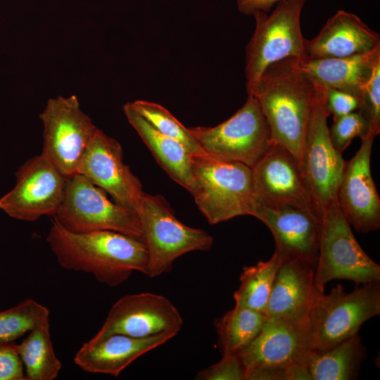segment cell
<instances>
[{
    "label": "cell",
    "instance_id": "36",
    "mask_svg": "<svg viewBox=\"0 0 380 380\" xmlns=\"http://www.w3.org/2000/svg\"><path fill=\"white\" fill-rule=\"evenodd\" d=\"M246 380H286L285 368L257 367L246 369Z\"/></svg>",
    "mask_w": 380,
    "mask_h": 380
},
{
    "label": "cell",
    "instance_id": "28",
    "mask_svg": "<svg viewBox=\"0 0 380 380\" xmlns=\"http://www.w3.org/2000/svg\"><path fill=\"white\" fill-rule=\"evenodd\" d=\"M49 310L32 298L0 312V343L13 342L44 319Z\"/></svg>",
    "mask_w": 380,
    "mask_h": 380
},
{
    "label": "cell",
    "instance_id": "29",
    "mask_svg": "<svg viewBox=\"0 0 380 380\" xmlns=\"http://www.w3.org/2000/svg\"><path fill=\"white\" fill-rule=\"evenodd\" d=\"M134 109L160 133L180 141L192 155L205 154L189 129L161 105L145 100L132 102Z\"/></svg>",
    "mask_w": 380,
    "mask_h": 380
},
{
    "label": "cell",
    "instance_id": "17",
    "mask_svg": "<svg viewBox=\"0 0 380 380\" xmlns=\"http://www.w3.org/2000/svg\"><path fill=\"white\" fill-rule=\"evenodd\" d=\"M311 350L307 321L265 319L258 334L237 354L246 370L307 365Z\"/></svg>",
    "mask_w": 380,
    "mask_h": 380
},
{
    "label": "cell",
    "instance_id": "13",
    "mask_svg": "<svg viewBox=\"0 0 380 380\" xmlns=\"http://www.w3.org/2000/svg\"><path fill=\"white\" fill-rule=\"evenodd\" d=\"M182 324L178 310L165 296L149 292L128 294L112 305L101 329L91 339L99 340L115 334L134 338L167 332L177 334Z\"/></svg>",
    "mask_w": 380,
    "mask_h": 380
},
{
    "label": "cell",
    "instance_id": "12",
    "mask_svg": "<svg viewBox=\"0 0 380 380\" xmlns=\"http://www.w3.org/2000/svg\"><path fill=\"white\" fill-rule=\"evenodd\" d=\"M15 177V186L0 198V209L23 221L53 217L63 198L66 177L42 154L26 160Z\"/></svg>",
    "mask_w": 380,
    "mask_h": 380
},
{
    "label": "cell",
    "instance_id": "4",
    "mask_svg": "<svg viewBox=\"0 0 380 380\" xmlns=\"http://www.w3.org/2000/svg\"><path fill=\"white\" fill-rule=\"evenodd\" d=\"M379 282L357 285L350 292L339 284L329 293L317 291L307 317L311 350L330 349L358 334L365 322L379 315Z\"/></svg>",
    "mask_w": 380,
    "mask_h": 380
},
{
    "label": "cell",
    "instance_id": "27",
    "mask_svg": "<svg viewBox=\"0 0 380 380\" xmlns=\"http://www.w3.org/2000/svg\"><path fill=\"white\" fill-rule=\"evenodd\" d=\"M265 320L259 312L235 305L217 322L222 355L237 354L258 334Z\"/></svg>",
    "mask_w": 380,
    "mask_h": 380
},
{
    "label": "cell",
    "instance_id": "15",
    "mask_svg": "<svg viewBox=\"0 0 380 380\" xmlns=\"http://www.w3.org/2000/svg\"><path fill=\"white\" fill-rule=\"evenodd\" d=\"M370 132L343 169L337 203L347 221L357 232L380 228V198L370 169L374 139Z\"/></svg>",
    "mask_w": 380,
    "mask_h": 380
},
{
    "label": "cell",
    "instance_id": "9",
    "mask_svg": "<svg viewBox=\"0 0 380 380\" xmlns=\"http://www.w3.org/2000/svg\"><path fill=\"white\" fill-rule=\"evenodd\" d=\"M106 193L75 173L66 178L63 198L53 219L70 232L113 231L143 241L137 212L111 201Z\"/></svg>",
    "mask_w": 380,
    "mask_h": 380
},
{
    "label": "cell",
    "instance_id": "35",
    "mask_svg": "<svg viewBox=\"0 0 380 380\" xmlns=\"http://www.w3.org/2000/svg\"><path fill=\"white\" fill-rule=\"evenodd\" d=\"M282 0H236L238 10L247 15H253L257 12L267 13L275 4Z\"/></svg>",
    "mask_w": 380,
    "mask_h": 380
},
{
    "label": "cell",
    "instance_id": "11",
    "mask_svg": "<svg viewBox=\"0 0 380 380\" xmlns=\"http://www.w3.org/2000/svg\"><path fill=\"white\" fill-rule=\"evenodd\" d=\"M39 117L44 127L41 154L66 178L72 176L98 127L75 95L49 99Z\"/></svg>",
    "mask_w": 380,
    "mask_h": 380
},
{
    "label": "cell",
    "instance_id": "23",
    "mask_svg": "<svg viewBox=\"0 0 380 380\" xmlns=\"http://www.w3.org/2000/svg\"><path fill=\"white\" fill-rule=\"evenodd\" d=\"M122 109L128 122L160 166L172 179L190 193L193 189L192 154L180 141L154 128L134 109L132 103L125 104Z\"/></svg>",
    "mask_w": 380,
    "mask_h": 380
},
{
    "label": "cell",
    "instance_id": "2",
    "mask_svg": "<svg viewBox=\"0 0 380 380\" xmlns=\"http://www.w3.org/2000/svg\"><path fill=\"white\" fill-rule=\"evenodd\" d=\"M315 85L299 60L287 58L270 65L248 95L258 100L272 141L289 151L300 165Z\"/></svg>",
    "mask_w": 380,
    "mask_h": 380
},
{
    "label": "cell",
    "instance_id": "31",
    "mask_svg": "<svg viewBox=\"0 0 380 380\" xmlns=\"http://www.w3.org/2000/svg\"><path fill=\"white\" fill-rule=\"evenodd\" d=\"M369 123L375 136L380 132V65L374 70L357 110Z\"/></svg>",
    "mask_w": 380,
    "mask_h": 380
},
{
    "label": "cell",
    "instance_id": "26",
    "mask_svg": "<svg viewBox=\"0 0 380 380\" xmlns=\"http://www.w3.org/2000/svg\"><path fill=\"white\" fill-rule=\"evenodd\" d=\"M281 262L274 252L268 260L244 267L240 276V285L234 292L235 305L263 314Z\"/></svg>",
    "mask_w": 380,
    "mask_h": 380
},
{
    "label": "cell",
    "instance_id": "14",
    "mask_svg": "<svg viewBox=\"0 0 380 380\" xmlns=\"http://www.w3.org/2000/svg\"><path fill=\"white\" fill-rule=\"evenodd\" d=\"M76 173L108 193L115 202L137 212L144 194L141 183L124 163L120 144L101 129H96Z\"/></svg>",
    "mask_w": 380,
    "mask_h": 380
},
{
    "label": "cell",
    "instance_id": "32",
    "mask_svg": "<svg viewBox=\"0 0 380 380\" xmlns=\"http://www.w3.org/2000/svg\"><path fill=\"white\" fill-rule=\"evenodd\" d=\"M196 379L246 380V369L238 354H224L219 362L199 372Z\"/></svg>",
    "mask_w": 380,
    "mask_h": 380
},
{
    "label": "cell",
    "instance_id": "5",
    "mask_svg": "<svg viewBox=\"0 0 380 380\" xmlns=\"http://www.w3.org/2000/svg\"><path fill=\"white\" fill-rule=\"evenodd\" d=\"M314 83L315 91L299 168L311 211L321 220L336 201L346 161L330 140L324 87Z\"/></svg>",
    "mask_w": 380,
    "mask_h": 380
},
{
    "label": "cell",
    "instance_id": "22",
    "mask_svg": "<svg viewBox=\"0 0 380 380\" xmlns=\"http://www.w3.org/2000/svg\"><path fill=\"white\" fill-rule=\"evenodd\" d=\"M299 63L314 82L350 94L360 101L375 69L380 65V47L362 54L299 60Z\"/></svg>",
    "mask_w": 380,
    "mask_h": 380
},
{
    "label": "cell",
    "instance_id": "21",
    "mask_svg": "<svg viewBox=\"0 0 380 380\" xmlns=\"http://www.w3.org/2000/svg\"><path fill=\"white\" fill-rule=\"evenodd\" d=\"M315 269L297 260L280 265L263 315L265 319L303 322L317 291L314 285Z\"/></svg>",
    "mask_w": 380,
    "mask_h": 380
},
{
    "label": "cell",
    "instance_id": "6",
    "mask_svg": "<svg viewBox=\"0 0 380 380\" xmlns=\"http://www.w3.org/2000/svg\"><path fill=\"white\" fill-rule=\"evenodd\" d=\"M137 213L148 251L146 275L150 277L167 273L187 253L208 251L212 247L213 236L181 222L161 196L144 193Z\"/></svg>",
    "mask_w": 380,
    "mask_h": 380
},
{
    "label": "cell",
    "instance_id": "30",
    "mask_svg": "<svg viewBox=\"0 0 380 380\" xmlns=\"http://www.w3.org/2000/svg\"><path fill=\"white\" fill-rule=\"evenodd\" d=\"M333 120V125L329 128V137L334 147L341 153L355 137L362 140L370 132L373 133L369 122L357 110Z\"/></svg>",
    "mask_w": 380,
    "mask_h": 380
},
{
    "label": "cell",
    "instance_id": "20",
    "mask_svg": "<svg viewBox=\"0 0 380 380\" xmlns=\"http://www.w3.org/2000/svg\"><path fill=\"white\" fill-rule=\"evenodd\" d=\"M380 47V35L357 15L343 10L328 19L320 32L305 42L306 59L343 58Z\"/></svg>",
    "mask_w": 380,
    "mask_h": 380
},
{
    "label": "cell",
    "instance_id": "24",
    "mask_svg": "<svg viewBox=\"0 0 380 380\" xmlns=\"http://www.w3.org/2000/svg\"><path fill=\"white\" fill-rule=\"evenodd\" d=\"M367 351L359 334L325 351L311 350L307 365L312 380H354Z\"/></svg>",
    "mask_w": 380,
    "mask_h": 380
},
{
    "label": "cell",
    "instance_id": "8",
    "mask_svg": "<svg viewBox=\"0 0 380 380\" xmlns=\"http://www.w3.org/2000/svg\"><path fill=\"white\" fill-rule=\"evenodd\" d=\"M337 201L321 219L318 260L314 274L317 291L324 292L333 279L357 285L380 281V265L362 248Z\"/></svg>",
    "mask_w": 380,
    "mask_h": 380
},
{
    "label": "cell",
    "instance_id": "7",
    "mask_svg": "<svg viewBox=\"0 0 380 380\" xmlns=\"http://www.w3.org/2000/svg\"><path fill=\"white\" fill-rule=\"evenodd\" d=\"M307 0H282L270 14L257 12L255 27L246 47V87L250 94L264 70L287 58L306 59L300 15Z\"/></svg>",
    "mask_w": 380,
    "mask_h": 380
},
{
    "label": "cell",
    "instance_id": "10",
    "mask_svg": "<svg viewBox=\"0 0 380 380\" xmlns=\"http://www.w3.org/2000/svg\"><path fill=\"white\" fill-rule=\"evenodd\" d=\"M188 129L205 154L250 167L273 144L260 106L251 95L241 108L222 123Z\"/></svg>",
    "mask_w": 380,
    "mask_h": 380
},
{
    "label": "cell",
    "instance_id": "18",
    "mask_svg": "<svg viewBox=\"0 0 380 380\" xmlns=\"http://www.w3.org/2000/svg\"><path fill=\"white\" fill-rule=\"evenodd\" d=\"M255 217L270 230L275 253L281 260H297L315 269L319 253L321 220L308 210L259 205Z\"/></svg>",
    "mask_w": 380,
    "mask_h": 380
},
{
    "label": "cell",
    "instance_id": "25",
    "mask_svg": "<svg viewBox=\"0 0 380 380\" xmlns=\"http://www.w3.org/2000/svg\"><path fill=\"white\" fill-rule=\"evenodd\" d=\"M26 380H53L62 364L56 357L51 341L49 317L29 331L18 344Z\"/></svg>",
    "mask_w": 380,
    "mask_h": 380
},
{
    "label": "cell",
    "instance_id": "1",
    "mask_svg": "<svg viewBox=\"0 0 380 380\" xmlns=\"http://www.w3.org/2000/svg\"><path fill=\"white\" fill-rule=\"evenodd\" d=\"M46 241L63 268L91 274L110 287L120 285L133 272L147 274L144 242L120 232H73L53 219Z\"/></svg>",
    "mask_w": 380,
    "mask_h": 380
},
{
    "label": "cell",
    "instance_id": "3",
    "mask_svg": "<svg viewBox=\"0 0 380 380\" xmlns=\"http://www.w3.org/2000/svg\"><path fill=\"white\" fill-rule=\"evenodd\" d=\"M193 189L190 194L208 222L215 224L241 215L255 216L256 199L249 166L192 155Z\"/></svg>",
    "mask_w": 380,
    "mask_h": 380
},
{
    "label": "cell",
    "instance_id": "19",
    "mask_svg": "<svg viewBox=\"0 0 380 380\" xmlns=\"http://www.w3.org/2000/svg\"><path fill=\"white\" fill-rule=\"evenodd\" d=\"M175 336L167 332L147 338H134L115 334L99 340L91 338L77 350L74 362L89 373L118 376L138 357Z\"/></svg>",
    "mask_w": 380,
    "mask_h": 380
},
{
    "label": "cell",
    "instance_id": "34",
    "mask_svg": "<svg viewBox=\"0 0 380 380\" xmlns=\"http://www.w3.org/2000/svg\"><path fill=\"white\" fill-rule=\"evenodd\" d=\"M324 87L325 108L333 120L356 111L360 106V100L355 96L332 88Z\"/></svg>",
    "mask_w": 380,
    "mask_h": 380
},
{
    "label": "cell",
    "instance_id": "33",
    "mask_svg": "<svg viewBox=\"0 0 380 380\" xmlns=\"http://www.w3.org/2000/svg\"><path fill=\"white\" fill-rule=\"evenodd\" d=\"M0 380H26L18 344L0 343Z\"/></svg>",
    "mask_w": 380,
    "mask_h": 380
},
{
    "label": "cell",
    "instance_id": "16",
    "mask_svg": "<svg viewBox=\"0 0 380 380\" xmlns=\"http://www.w3.org/2000/svg\"><path fill=\"white\" fill-rule=\"evenodd\" d=\"M251 170L254 193L260 205L311 211L298 164L286 148L273 143Z\"/></svg>",
    "mask_w": 380,
    "mask_h": 380
}]
</instances>
